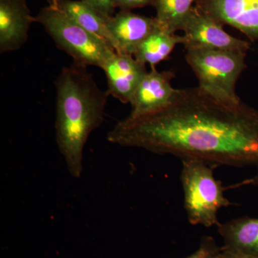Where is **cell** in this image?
Listing matches in <instances>:
<instances>
[{
  "label": "cell",
  "mask_w": 258,
  "mask_h": 258,
  "mask_svg": "<svg viewBox=\"0 0 258 258\" xmlns=\"http://www.w3.org/2000/svg\"><path fill=\"white\" fill-rule=\"evenodd\" d=\"M55 5L85 30L99 37L111 46L107 28V20L109 18L103 16L83 0H57Z\"/></svg>",
  "instance_id": "4fadbf2b"
},
{
  "label": "cell",
  "mask_w": 258,
  "mask_h": 258,
  "mask_svg": "<svg viewBox=\"0 0 258 258\" xmlns=\"http://www.w3.org/2000/svg\"><path fill=\"white\" fill-rule=\"evenodd\" d=\"M195 6L223 26L258 42V0H195Z\"/></svg>",
  "instance_id": "52a82bcc"
},
{
  "label": "cell",
  "mask_w": 258,
  "mask_h": 258,
  "mask_svg": "<svg viewBox=\"0 0 258 258\" xmlns=\"http://www.w3.org/2000/svg\"><path fill=\"white\" fill-rule=\"evenodd\" d=\"M195 0H155V17L161 29L170 34L181 30Z\"/></svg>",
  "instance_id": "9a60e30c"
},
{
  "label": "cell",
  "mask_w": 258,
  "mask_h": 258,
  "mask_svg": "<svg viewBox=\"0 0 258 258\" xmlns=\"http://www.w3.org/2000/svg\"><path fill=\"white\" fill-rule=\"evenodd\" d=\"M32 23L34 17L26 0H0V52L21 48Z\"/></svg>",
  "instance_id": "8fae6325"
},
{
  "label": "cell",
  "mask_w": 258,
  "mask_h": 258,
  "mask_svg": "<svg viewBox=\"0 0 258 258\" xmlns=\"http://www.w3.org/2000/svg\"><path fill=\"white\" fill-rule=\"evenodd\" d=\"M247 52L191 49L186 50V62L199 81L198 87L220 101L237 103L236 83L246 69Z\"/></svg>",
  "instance_id": "5b68a950"
},
{
  "label": "cell",
  "mask_w": 258,
  "mask_h": 258,
  "mask_svg": "<svg viewBox=\"0 0 258 258\" xmlns=\"http://www.w3.org/2000/svg\"><path fill=\"white\" fill-rule=\"evenodd\" d=\"M155 0H116V8L120 10H132L135 8L153 5Z\"/></svg>",
  "instance_id": "ac0fdd59"
},
{
  "label": "cell",
  "mask_w": 258,
  "mask_h": 258,
  "mask_svg": "<svg viewBox=\"0 0 258 258\" xmlns=\"http://www.w3.org/2000/svg\"><path fill=\"white\" fill-rule=\"evenodd\" d=\"M182 45L191 49L247 52L249 42L236 38L224 30L222 25L194 6L183 25Z\"/></svg>",
  "instance_id": "8992f818"
},
{
  "label": "cell",
  "mask_w": 258,
  "mask_h": 258,
  "mask_svg": "<svg viewBox=\"0 0 258 258\" xmlns=\"http://www.w3.org/2000/svg\"><path fill=\"white\" fill-rule=\"evenodd\" d=\"M41 24L59 49L71 56L75 63L102 69L115 51L106 41L76 23L57 5H49L34 17Z\"/></svg>",
  "instance_id": "3957f363"
},
{
  "label": "cell",
  "mask_w": 258,
  "mask_h": 258,
  "mask_svg": "<svg viewBox=\"0 0 258 258\" xmlns=\"http://www.w3.org/2000/svg\"><path fill=\"white\" fill-rule=\"evenodd\" d=\"M174 74L171 71L159 72L151 66L139 85L130 102L132 111L129 117L137 118L165 108L174 99L178 89L171 86Z\"/></svg>",
  "instance_id": "9c48e42d"
},
{
  "label": "cell",
  "mask_w": 258,
  "mask_h": 258,
  "mask_svg": "<svg viewBox=\"0 0 258 258\" xmlns=\"http://www.w3.org/2000/svg\"><path fill=\"white\" fill-rule=\"evenodd\" d=\"M88 66L73 63L64 68L55 81V137L71 176L83 170L85 145L93 131L104 121L109 93L98 87Z\"/></svg>",
  "instance_id": "7a4b0ae2"
},
{
  "label": "cell",
  "mask_w": 258,
  "mask_h": 258,
  "mask_svg": "<svg viewBox=\"0 0 258 258\" xmlns=\"http://www.w3.org/2000/svg\"><path fill=\"white\" fill-rule=\"evenodd\" d=\"M222 247L217 245L215 240L210 236H205L202 239L198 249L186 258H217Z\"/></svg>",
  "instance_id": "2e32d148"
},
{
  "label": "cell",
  "mask_w": 258,
  "mask_h": 258,
  "mask_svg": "<svg viewBox=\"0 0 258 258\" xmlns=\"http://www.w3.org/2000/svg\"><path fill=\"white\" fill-rule=\"evenodd\" d=\"M181 163V181L188 220L193 225L218 226L219 210L232 203L225 198L222 183L214 176L217 166L196 159H183Z\"/></svg>",
  "instance_id": "277c9868"
},
{
  "label": "cell",
  "mask_w": 258,
  "mask_h": 258,
  "mask_svg": "<svg viewBox=\"0 0 258 258\" xmlns=\"http://www.w3.org/2000/svg\"><path fill=\"white\" fill-rule=\"evenodd\" d=\"M111 144L212 164L258 166V110L220 101L200 88L178 89L159 111L120 120Z\"/></svg>",
  "instance_id": "6da1fadb"
},
{
  "label": "cell",
  "mask_w": 258,
  "mask_h": 258,
  "mask_svg": "<svg viewBox=\"0 0 258 258\" xmlns=\"http://www.w3.org/2000/svg\"><path fill=\"white\" fill-rule=\"evenodd\" d=\"M217 258H254L249 257V256L245 255V254H242L238 253V252H232V251L228 250V249H224L222 247V249L220 253L218 254Z\"/></svg>",
  "instance_id": "d6986e66"
},
{
  "label": "cell",
  "mask_w": 258,
  "mask_h": 258,
  "mask_svg": "<svg viewBox=\"0 0 258 258\" xmlns=\"http://www.w3.org/2000/svg\"><path fill=\"white\" fill-rule=\"evenodd\" d=\"M223 248L258 258V217H243L217 226Z\"/></svg>",
  "instance_id": "7c38bea8"
},
{
  "label": "cell",
  "mask_w": 258,
  "mask_h": 258,
  "mask_svg": "<svg viewBox=\"0 0 258 258\" xmlns=\"http://www.w3.org/2000/svg\"><path fill=\"white\" fill-rule=\"evenodd\" d=\"M102 70L106 74L108 93L122 103H130L139 85L148 72L146 64L133 55L115 52Z\"/></svg>",
  "instance_id": "30bf717a"
},
{
  "label": "cell",
  "mask_w": 258,
  "mask_h": 258,
  "mask_svg": "<svg viewBox=\"0 0 258 258\" xmlns=\"http://www.w3.org/2000/svg\"><path fill=\"white\" fill-rule=\"evenodd\" d=\"M57 0H50V5H55Z\"/></svg>",
  "instance_id": "ffe728a7"
},
{
  "label": "cell",
  "mask_w": 258,
  "mask_h": 258,
  "mask_svg": "<svg viewBox=\"0 0 258 258\" xmlns=\"http://www.w3.org/2000/svg\"><path fill=\"white\" fill-rule=\"evenodd\" d=\"M182 44V36L168 33L159 28L139 45L134 57L139 62L156 66L166 60L174 47Z\"/></svg>",
  "instance_id": "5bb4252c"
},
{
  "label": "cell",
  "mask_w": 258,
  "mask_h": 258,
  "mask_svg": "<svg viewBox=\"0 0 258 258\" xmlns=\"http://www.w3.org/2000/svg\"><path fill=\"white\" fill-rule=\"evenodd\" d=\"M107 28L115 52L134 56L139 45L160 27L155 18L120 10L108 19Z\"/></svg>",
  "instance_id": "ba28073f"
},
{
  "label": "cell",
  "mask_w": 258,
  "mask_h": 258,
  "mask_svg": "<svg viewBox=\"0 0 258 258\" xmlns=\"http://www.w3.org/2000/svg\"><path fill=\"white\" fill-rule=\"evenodd\" d=\"M106 18L114 15L116 0H83Z\"/></svg>",
  "instance_id": "e0dca14e"
}]
</instances>
